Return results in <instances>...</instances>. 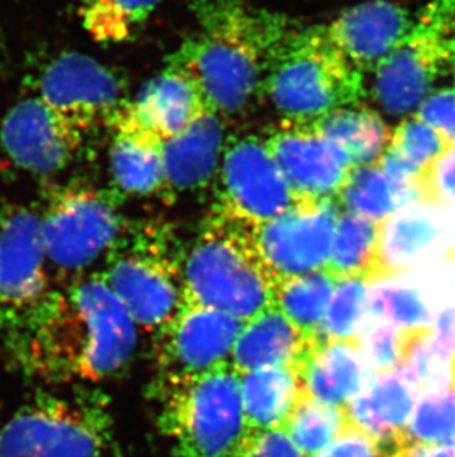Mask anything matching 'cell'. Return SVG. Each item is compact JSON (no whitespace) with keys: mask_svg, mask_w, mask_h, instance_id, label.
<instances>
[{"mask_svg":"<svg viewBox=\"0 0 455 457\" xmlns=\"http://www.w3.org/2000/svg\"><path fill=\"white\" fill-rule=\"evenodd\" d=\"M293 204L292 188L265 141L245 137L227 147L216 212L256 227Z\"/></svg>","mask_w":455,"mask_h":457,"instance_id":"obj_13","label":"cell"},{"mask_svg":"<svg viewBox=\"0 0 455 457\" xmlns=\"http://www.w3.org/2000/svg\"><path fill=\"white\" fill-rule=\"evenodd\" d=\"M184 303L218 310L247 323L274 305L278 278L254 242L253 225L216 212L184 262Z\"/></svg>","mask_w":455,"mask_h":457,"instance_id":"obj_3","label":"cell"},{"mask_svg":"<svg viewBox=\"0 0 455 457\" xmlns=\"http://www.w3.org/2000/svg\"><path fill=\"white\" fill-rule=\"evenodd\" d=\"M85 135V130L40 96H31L6 114L0 141L13 163L47 175L64 169L74 159Z\"/></svg>","mask_w":455,"mask_h":457,"instance_id":"obj_16","label":"cell"},{"mask_svg":"<svg viewBox=\"0 0 455 457\" xmlns=\"http://www.w3.org/2000/svg\"><path fill=\"white\" fill-rule=\"evenodd\" d=\"M160 429L179 457H231L245 436L240 375L225 362L203 375L153 388Z\"/></svg>","mask_w":455,"mask_h":457,"instance_id":"obj_5","label":"cell"},{"mask_svg":"<svg viewBox=\"0 0 455 457\" xmlns=\"http://www.w3.org/2000/svg\"><path fill=\"white\" fill-rule=\"evenodd\" d=\"M308 121L319 134L339 145L353 166L377 162L391 141L392 130L382 117L361 105L340 108Z\"/></svg>","mask_w":455,"mask_h":457,"instance_id":"obj_27","label":"cell"},{"mask_svg":"<svg viewBox=\"0 0 455 457\" xmlns=\"http://www.w3.org/2000/svg\"><path fill=\"white\" fill-rule=\"evenodd\" d=\"M351 428L346 406L319 402L303 391L283 429L303 456L314 457Z\"/></svg>","mask_w":455,"mask_h":457,"instance_id":"obj_30","label":"cell"},{"mask_svg":"<svg viewBox=\"0 0 455 457\" xmlns=\"http://www.w3.org/2000/svg\"><path fill=\"white\" fill-rule=\"evenodd\" d=\"M402 434L410 445L455 441V388L423 395Z\"/></svg>","mask_w":455,"mask_h":457,"instance_id":"obj_34","label":"cell"},{"mask_svg":"<svg viewBox=\"0 0 455 457\" xmlns=\"http://www.w3.org/2000/svg\"><path fill=\"white\" fill-rule=\"evenodd\" d=\"M296 373L310 397L342 407L348 406L373 376L358 348L357 337H317L297 364Z\"/></svg>","mask_w":455,"mask_h":457,"instance_id":"obj_20","label":"cell"},{"mask_svg":"<svg viewBox=\"0 0 455 457\" xmlns=\"http://www.w3.org/2000/svg\"><path fill=\"white\" fill-rule=\"evenodd\" d=\"M450 147L451 143L441 132L416 116H410L396 126L387 145L418 169L426 177V184L434 164Z\"/></svg>","mask_w":455,"mask_h":457,"instance_id":"obj_36","label":"cell"},{"mask_svg":"<svg viewBox=\"0 0 455 457\" xmlns=\"http://www.w3.org/2000/svg\"><path fill=\"white\" fill-rule=\"evenodd\" d=\"M135 346L134 319L99 272L52 290L12 354L47 384L79 385L120 375Z\"/></svg>","mask_w":455,"mask_h":457,"instance_id":"obj_1","label":"cell"},{"mask_svg":"<svg viewBox=\"0 0 455 457\" xmlns=\"http://www.w3.org/2000/svg\"><path fill=\"white\" fill-rule=\"evenodd\" d=\"M184 265L168 229L121 234L103 276L135 323L160 330L184 303Z\"/></svg>","mask_w":455,"mask_h":457,"instance_id":"obj_7","label":"cell"},{"mask_svg":"<svg viewBox=\"0 0 455 457\" xmlns=\"http://www.w3.org/2000/svg\"><path fill=\"white\" fill-rule=\"evenodd\" d=\"M161 0H79V13L87 33L98 42H123Z\"/></svg>","mask_w":455,"mask_h":457,"instance_id":"obj_31","label":"cell"},{"mask_svg":"<svg viewBox=\"0 0 455 457\" xmlns=\"http://www.w3.org/2000/svg\"><path fill=\"white\" fill-rule=\"evenodd\" d=\"M451 0H434L421 11L401 44L374 70V96L389 114L416 112L434 83L452 71Z\"/></svg>","mask_w":455,"mask_h":457,"instance_id":"obj_8","label":"cell"},{"mask_svg":"<svg viewBox=\"0 0 455 457\" xmlns=\"http://www.w3.org/2000/svg\"><path fill=\"white\" fill-rule=\"evenodd\" d=\"M335 280L383 281L378 256V222L353 212L340 211L330 258L324 268Z\"/></svg>","mask_w":455,"mask_h":457,"instance_id":"obj_25","label":"cell"},{"mask_svg":"<svg viewBox=\"0 0 455 457\" xmlns=\"http://www.w3.org/2000/svg\"><path fill=\"white\" fill-rule=\"evenodd\" d=\"M452 225L443 207L411 204L378 222V256L383 281L434 258L445 245Z\"/></svg>","mask_w":455,"mask_h":457,"instance_id":"obj_19","label":"cell"},{"mask_svg":"<svg viewBox=\"0 0 455 457\" xmlns=\"http://www.w3.org/2000/svg\"><path fill=\"white\" fill-rule=\"evenodd\" d=\"M404 447H407V445H404ZM404 447H400V449L396 450V452H393V453H392L389 457H402V450H404Z\"/></svg>","mask_w":455,"mask_h":457,"instance_id":"obj_46","label":"cell"},{"mask_svg":"<svg viewBox=\"0 0 455 457\" xmlns=\"http://www.w3.org/2000/svg\"><path fill=\"white\" fill-rule=\"evenodd\" d=\"M340 209L335 199L296 200L283 213L253 227L261 256L277 278L326 268Z\"/></svg>","mask_w":455,"mask_h":457,"instance_id":"obj_12","label":"cell"},{"mask_svg":"<svg viewBox=\"0 0 455 457\" xmlns=\"http://www.w3.org/2000/svg\"><path fill=\"white\" fill-rule=\"evenodd\" d=\"M244 321L195 303H182L157 330L154 386L177 384L231 362L232 348Z\"/></svg>","mask_w":455,"mask_h":457,"instance_id":"obj_11","label":"cell"},{"mask_svg":"<svg viewBox=\"0 0 455 457\" xmlns=\"http://www.w3.org/2000/svg\"><path fill=\"white\" fill-rule=\"evenodd\" d=\"M398 370L418 394H432L452 384V354L434 337V328H421Z\"/></svg>","mask_w":455,"mask_h":457,"instance_id":"obj_32","label":"cell"},{"mask_svg":"<svg viewBox=\"0 0 455 457\" xmlns=\"http://www.w3.org/2000/svg\"><path fill=\"white\" fill-rule=\"evenodd\" d=\"M452 388H455V354L452 355Z\"/></svg>","mask_w":455,"mask_h":457,"instance_id":"obj_45","label":"cell"},{"mask_svg":"<svg viewBox=\"0 0 455 457\" xmlns=\"http://www.w3.org/2000/svg\"><path fill=\"white\" fill-rule=\"evenodd\" d=\"M245 436L283 429L305 391L296 370L265 367L240 375Z\"/></svg>","mask_w":455,"mask_h":457,"instance_id":"obj_24","label":"cell"},{"mask_svg":"<svg viewBox=\"0 0 455 457\" xmlns=\"http://www.w3.org/2000/svg\"><path fill=\"white\" fill-rule=\"evenodd\" d=\"M337 281L326 270L278 278L274 305L306 337H319Z\"/></svg>","mask_w":455,"mask_h":457,"instance_id":"obj_29","label":"cell"},{"mask_svg":"<svg viewBox=\"0 0 455 457\" xmlns=\"http://www.w3.org/2000/svg\"><path fill=\"white\" fill-rule=\"evenodd\" d=\"M414 20L407 9L387 0L355 4L327 26L340 51L361 70L374 71L409 35Z\"/></svg>","mask_w":455,"mask_h":457,"instance_id":"obj_18","label":"cell"},{"mask_svg":"<svg viewBox=\"0 0 455 457\" xmlns=\"http://www.w3.org/2000/svg\"><path fill=\"white\" fill-rule=\"evenodd\" d=\"M452 231H454V237H455V224H454V227H452Z\"/></svg>","mask_w":455,"mask_h":457,"instance_id":"obj_47","label":"cell"},{"mask_svg":"<svg viewBox=\"0 0 455 457\" xmlns=\"http://www.w3.org/2000/svg\"><path fill=\"white\" fill-rule=\"evenodd\" d=\"M368 287L367 312L368 326L387 323L398 328H427L430 312L418 292L402 286L387 285L383 281Z\"/></svg>","mask_w":455,"mask_h":457,"instance_id":"obj_33","label":"cell"},{"mask_svg":"<svg viewBox=\"0 0 455 457\" xmlns=\"http://www.w3.org/2000/svg\"><path fill=\"white\" fill-rule=\"evenodd\" d=\"M40 227L47 262L62 272L83 271L110 253L123 234L114 200L89 188L56 193L40 215Z\"/></svg>","mask_w":455,"mask_h":457,"instance_id":"obj_10","label":"cell"},{"mask_svg":"<svg viewBox=\"0 0 455 457\" xmlns=\"http://www.w3.org/2000/svg\"><path fill=\"white\" fill-rule=\"evenodd\" d=\"M211 110L197 87L177 70L151 79L132 103L112 119V126H129L166 143L184 132L202 112Z\"/></svg>","mask_w":455,"mask_h":457,"instance_id":"obj_17","label":"cell"},{"mask_svg":"<svg viewBox=\"0 0 455 457\" xmlns=\"http://www.w3.org/2000/svg\"><path fill=\"white\" fill-rule=\"evenodd\" d=\"M434 337L443 350L455 354V306L443 311L434 324Z\"/></svg>","mask_w":455,"mask_h":457,"instance_id":"obj_42","label":"cell"},{"mask_svg":"<svg viewBox=\"0 0 455 457\" xmlns=\"http://www.w3.org/2000/svg\"><path fill=\"white\" fill-rule=\"evenodd\" d=\"M231 457H305L284 429L247 434Z\"/></svg>","mask_w":455,"mask_h":457,"instance_id":"obj_39","label":"cell"},{"mask_svg":"<svg viewBox=\"0 0 455 457\" xmlns=\"http://www.w3.org/2000/svg\"><path fill=\"white\" fill-rule=\"evenodd\" d=\"M344 211L353 212L369 220H386L401 207L421 204L414 191L392 181L378 164H362L351 170L339 195Z\"/></svg>","mask_w":455,"mask_h":457,"instance_id":"obj_28","label":"cell"},{"mask_svg":"<svg viewBox=\"0 0 455 457\" xmlns=\"http://www.w3.org/2000/svg\"><path fill=\"white\" fill-rule=\"evenodd\" d=\"M420 120L441 132L450 143H455V87H445L427 96L416 114Z\"/></svg>","mask_w":455,"mask_h":457,"instance_id":"obj_38","label":"cell"},{"mask_svg":"<svg viewBox=\"0 0 455 457\" xmlns=\"http://www.w3.org/2000/svg\"><path fill=\"white\" fill-rule=\"evenodd\" d=\"M425 204L439 207L455 204V143L438 160L426 184Z\"/></svg>","mask_w":455,"mask_h":457,"instance_id":"obj_40","label":"cell"},{"mask_svg":"<svg viewBox=\"0 0 455 457\" xmlns=\"http://www.w3.org/2000/svg\"><path fill=\"white\" fill-rule=\"evenodd\" d=\"M402 457H455V441L439 445H407L402 450Z\"/></svg>","mask_w":455,"mask_h":457,"instance_id":"obj_43","label":"cell"},{"mask_svg":"<svg viewBox=\"0 0 455 457\" xmlns=\"http://www.w3.org/2000/svg\"><path fill=\"white\" fill-rule=\"evenodd\" d=\"M37 96L85 132L110 126L128 104L120 79L79 52L62 54L47 65L39 79Z\"/></svg>","mask_w":455,"mask_h":457,"instance_id":"obj_14","label":"cell"},{"mask_svg":"<svg viewBox=\"0 0 455 457\" xmlns=\"http://www.w3.org/2000/svg\"><path fill=\"white\" fill-rule=\"evenodd\" d=\"M454 78H455V76H454Z\"/></svg>","mask_w":455,"mask_h":457,"instance_id":"obj_48","label":"cell"},{"mask_svg":"<svg viewBox=\"0 0 455 457\" xmlns=\"http://www.w3.org/2000/svg\"><path fill=\"white\" fill-rule=\"evenodd\" d=\"M314 339L317 337H306L272 305L244 323L232 348L231 366L238 375L265 367L296 370Z\"/></svg>","mask_w":455,"mask_h":457,"instance_id":"obj_21","label":"cell"},{"mask_svg":"<svg viewBox=\"0 0 455 457\" xmlns=\"http://www.w3.org/2000/svg\"><path fill=\"white\" fill-rule=\"evenodd\" d=\"M222 150L224 128L219 114L206 110L184 132L163 143L164 186L178 191L206 186Z\"/></svg>","mask_w":455,"mask_h":457,"instance_id":"obj_23","label":"cell"},{"mask_svg":"<svg viewBox=\"0 0 455 457\" xmlns=\"http://www.w3.org/2000/svg\"><path fill=\"white\" fill-rule=\"evenodd\" d=\"M398 449L400 447L378 445L352 427L314 457H389Z\"/></svg>","mask_w":455,"mask_h":457,"instance_id":"obj_41","label":"cell"},{"mask_svg":"<svg viewBox=\"0 0 455 457\" xmlns=\"http://www.w3.org/2000/svg\"><path fill=\"white\" fill-rule=\"evenodd\" d=\"M416 388L400 370L371 376L361 393L346 406L352 427L389 445L404 440L417 403Z\"/></svg>","mask_w":455,"mask_h":457,"instance_id":"obj_22","label":"cell"},{"mask_svg":"<svg viewBox=\"0 0 455 457\" xmlns=\"http://www.w3.org/2000/svg\"><path fill=\"white\" fill-rule=\"evenodd\" d=\"M367 298L368 283L357 278L337 281L319 337L351 339L361 335L368 326Z\"/></svg>","mask_w":455,"mask_h":457,"instance_id":"obj_35","label":"cell"},{"mask_svg":"<svg viewBox=\"0 0 455 457\" xmlns=\"http://www.w3.org/2000/svg\"><path fill=\"white\" fill-rule=\"evenodd\" d=\"M200 22L168 67L185 74L216 114L240 112L296 24L243 0H186Z\"/></svg>","mask_w":455,"mask_h":457,"instance_id":"obj_2","label":"cell"},{"mask_svg":"<svg viewBox=\"0 0 455 457\" xmlns=\"http://www.w3.org/2000/svg\"><path fill=\"white\" fill-rule=\"evenodd\" d=\"M265 91L292 120H315L365 98L364 73L333 42L327 26L296 27L275 52Z\"/></svg>","mask_w":455,"mask_h":457,"instance_id":"obj_4","label":"cell"},{"mask_svg":"<svg viewBox=\"0 0 455 457\" xmlns=\"http://www.w3.org/2000/svg\"><path fill=\"white\" fill-rule=\"evenodd\" d=\"M420 328L380 323L369 326L358 335V348L373 375L398 370Z\"/></svg>","mask_w":455,"mask_h":457,"instance_id":"obj_37","label":"cell"},{"mask_svg":"<svg viewBox=\"0 0 455 457\" xmlns=\"http://www.w3.org/2000/svg\"><path fill=\"white\" fill-rule=\"evenodd\" d=\"M110 153L117 186L128 193L150 195L164 187L163 143L153 135L129 126H112Z\"/></svg>","mask_w":455,"mask_h":457,"instance_id":"obj_26","label":"cell"},{"mask_svg":"<svg viewBox=\"0 0 455 457\" xmlns=\"http://www.w3.org/2000/svg\"><path fill=\"white\" fill-rule=\"evenodd\" d=\"M112 427L101 394L44 391L0 427V457H103Z\"/></svg>","mask_w":455,"mask_h":457,"instance_id":"obj_6","label":"cell"},{"mask_svg":"<svg viewBox=\"0 0 455 457\" xmlns=\"http://www.w3.org/2000/svg\"><path fill=\"white\" fill-rule=\"evenodd\" d=\"M265 145L281 169L296 200L335 199L352 170L348 154L308 120L277 126Z\"/></svg>","mask_w":455,"mask_h":457,"instance_id":"obj_15","label":"cell"},{"mask_svg":"<svg viewBox=\"0 0 455 457\" xmlns=\"http://www.w3.org/2000/svg\"><path fill=\"white\" fill-rule=\"evenodd\" d=\"M452 8H454V15H452V74L455 76V0H452Z\"/></svg>","mask_w":455,"mask_h":457,"instance_id":"obj_44","label":"cell"},{"mask_svg":"<svg viewBox=\"0 0 455 457\" xmlns=\"http://www.w3.org/2000/svg\"><path fill=\"white\" fill-rule=\"evenodd\" d=\"M40 216L13 206L0 218V330L15 351L51 296Z\"/></svg>","mask_w":455,"mask_h":457,"instance_id":"obj_9","label":"cell"}]
</instances>
